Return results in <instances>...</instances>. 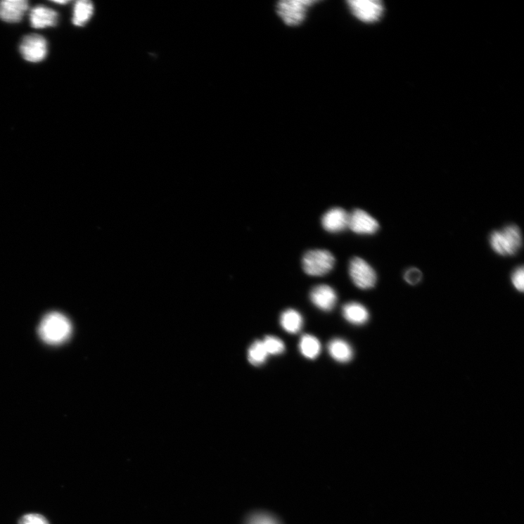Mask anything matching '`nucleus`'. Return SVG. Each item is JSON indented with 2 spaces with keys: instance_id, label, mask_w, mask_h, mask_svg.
Wrapping results in <instances>:
<instances>
[{
  "instance_id": "nucleus-14",
  "label": "nucleus",
  "mask_w": 524,
  "mask_h": 524,
  "mask_svg": "<svg viewBox=\"0 0 524 524\" xmlns=\"http://www.w3.org/2000/svg\"><path fill=\"white\" fill-rule=\"evenodd\" d=\"M328 350L331 357L340 363H347L353 357L352 348L346 341L341 339L331 340L328 343Z\"/></svg>"
},
{
  "instance_id": "nucleus-5",
  "label": "nucleus",
  "mask_w": 524,
  "mask_h": 524,
  "mask_svg": "<svg viewBox=\"0 0 524 524\" xmlns=\"http://www.w3.org/2000/svg\"><path fill=\"white\" fill-rule=\"evenodd\" d=\"M347 4L351 13L366 24L378 22L384 13L383 5L378 0H349Z\"/></svg>"
},
{
  "instance_id": "nucleus-23",
  "label": "nucleus",
  "mask_w": 524,
  "mask_h": 524,
  "mask_svg": "<svg viewBox=\"0 0 524 524\" xmlns=\"http://www.w3.org/2000/svg\"><path fill=\"white\" fill-rule=\"evenodd\" d=\"M512 283L514 288L519 292H523L524 290V268L520 266L516 268L513 272L511 278Z\"/></svg>"
},
{
  "instance_id": "nucleus-9",
  "label": "nucleus",
  "mask_w": 524,
  "mask_h": 524,
  "mask_svg": "<svg viewBox=\"0 0 524 524\" xmlns=\"http://www.w3.org/2000/svg\"><path fill=\"white\" fill-rule=\"evenodd\" d=\"M29 9L26 0H4L0 2V19L8 23H18Z\"/></svg>"
},
{
  "instance_id": "nucleus-1",
  "label": "nucleus",
  "mask_w": 524,
  "mask_h": 524,
  "mask_svg": "<svg viewBox=\"0 0 524 524\" xmlns=\"http://www.w3.org/2000/svg\"><path fill=\"white\" fill-rule=\"evenodd\" d=\"M72 325L61 313L53 312L46 314L39 326L40 338L49 345L64 343L70 337Z\"/></svg>"
},
{
  "instance_id": "nucleus-17",
  "label": "nucleus",
  "mask_w": 524,
  "mask_h": 524,
  "mask_svg": "<svg viewBox=\"0 0 524 524\" xmlns=\"http://www.w3.org/2000/svg\"><path fill=\"white\" fill-rule=\"evenodd\" d=\"M299 347L302 355L311 360L316 359L321 351L320 341L309 334H305L302 337Z\"/></svg>"
},
{
  "instance_id": "nucleus-13",
  "label": "nucleus",
  "mask_w": 524,
  "mask_h": 524,
  "mask_svg": "<svg viewBox=\"0 0 524 524\" xmlns=\"http://www.w3.org/2000/svg\"><path fill=\"white\" fill-rule=\"evenodd\" d=\"M344 318L350 324L362 326L367 323L369 319L368 309L362 304L350 302L343 309Z\"/></svg>"
},
{
  "instance_id": "nucleus-24",
  "label": "nucleus",
  "mask_w": 524,
  "mask_h": 524,
  "mask_svg": "<svg viewBox=\"0 0 524 524\" xmlns=\"http://www.w3.org/2000/svg\"><path fill=\"white\" fill-rule=\"evenodd\" d=\"M54 3L58 4H66L69 3V1H54Z\"/></svg>"
},
{
  "instance_id": "nucleus-18",
  "label": "nucleus",
  "mask_w": 524,
  "mask_h": 524,
  "mask_svg": "<svg viewBox=\"0 0 524 524\" xmlns=\"http://www.w3.org/2000/svg\"><path fill=\"white\" fill-rule=\"evenodd\" d=\"M268 353L262 341H255L248 349V359L250 364L259 366L264 364L268 357Z\"/></svg>"
},
{
  "instance_id": "nucleus-7",
  "label": "nucleus",
  "mask_w": 524,
  "mask_h": 524,
  "mask_svg": "<svg viewBox=\"0 0 524 524\" xmlns=\"http://www.w3.org/2000/svg\"><path fill=\"white\" fill-rule=\"evenodd\" d=\"M20 52L27 61L37 63L43 60L48 53L47 41L39 34L27 35L20 45Z\"/></svg>"
},
{
  "instance_id": "nucleus-11",
  "label": "nucleus",
  "mask_w": 524,
  "mask_h": 524,
  "mask_svg": "<svg viewBox=\"0 0 524 524\" xmlns=\"http://www.w3.org/2000/svg\"><path fill=\"white\" fill-rule=\"evenodd\" d=\"M349 214L341 207L329 210L322 218V225L326 231L339 233L348 228Z\"/></svg>"
},
{
  "instance_id": "nucleus-6",
  "label": "nucleus",
  "mask_w": 524,
  "mask_h": 524,
  "mask_svg": "<svg viewBox=\"0 0 524 524\" xmlns=\"http://www.w3.org/2000/svg\"><path fill=\"white\" fill-rule=\"evenodd\" d=\"M349 271L352 281L359 288L370 289L376 285L377 279L376 271L363 259L353 258L350 262Z\"/></svg>"
},
{
  "instance_id": "nucleus-16",
  "label": "nucleus",
  "mask_w": 524,
  "mask_h": 524,
  "mask_svg": "<svg viewBox=\"0 0 524 524\" xmlns=\"http://www.w3.org/2000/svg\"><path fill=\"white\" fill-rule=\"evenodd\" d=\"M94 5L88 0H80L74 9L73 24L77 27L86 25L94 14Z\"/></svg>"
},
{
  "instance_id": "nucleus-8",
  "label": "nucleus",
  "mask_w": 524,
  "mask_h": 524,
  "mask_svg": "<svg viewBox=\"0 0 524 524\" xmlns=\"http://www.w3.org/2000/svg\"><path fill=\"white\" fill-rule=\"evenodd\" d=\"M348 228L357 234L373 235L378 231L380 224L364 210L356 209L349 215Z\"/></svg>"
},
{
  "instance_id": "nucleus-4",
  "label": "nucleus",
  "mask_w": 524,
  "mask_h": 524,
  "mask_svg": "<svg viewBox=\"0 0 524 524\" xmlns=\"http://www.w3.org/2000/svg\"><path fill=\"white\" fill-rule=\"evenodd\" d=\"M335 263L333 255L326 250H312L302 260L303 269L312 276H323L332 269Z\"/></svg>"
},
{
  "instance_id": "nucleus-2",
  "label": "nucleus",
  "mask_w": 524,
  "mask_h": 524,
  "mask_svg": "<svg viewBox=\"0 0 524 524\" xmlns=\"http://www.w3.org/2000/svg\"><path fill=\"white\" fill-rule=\"evenodd\" d=\"M490 243L497 255L502 257L513 256L522 246L520 229L516 225L507 226L501 230L493 232L490 236Z\"/></svg>"
},
{
  "instance_id": "nucleus-3",
  "label": "nucleus",
  "mask_w": 524,
  "mask_h": 524,
  "mask_svg": "<svg viewBox=\"0 0 524 524\" xmlns=\"http://www.w3.org/2000/svg\"><path fill=\"white\" fill-rule=\"evenodd\" d=\"M318 3L312 0H283L276 4V11L286 26L298 27L305 22L309 10Z\"/></svg>"
},
{
  "instance_id": "nucleus-21",
  "label": "nucleus",
  "mask_w": 524,
  "mask_h": 524,
  "mask_svg": "<svg viewBox=\"0 0 524 524\" xmlns=\"http://www.w3.org/2000/svg\"><path fill=\"white\" fill-rule=\"evenodd\" d=\"M18 524H50V523L43 515L29 513L20 518Z\"/></svg>"
},
{
  "instance_id": "nucleus-10",
  "label": "nucleus",
  "mask_w": 524,
  "mask_h": 524,
  "mask_svg": "<svg viewBox=\"0 0 524 524\" xmlns=\"http://www.w3.org/2000/svg\"><path fill=\"white\" fill-rule=\"evenodd\" d=\"M310 300L319 309L328 312L332 310L336 305L338 295L329 286L319 285L311 290Z\"/></svg>"
},
{
  "instance_id": "nucleus-15",
  "label": "nucleus",
  "mask_w": 524,
  "mask_h": 524,
  "mask_svg": "<svg viewBox=\"0 0 524 524\" xmlns=\"http://www.w3.org/2000/svg\"><path fill=\"white\" fill-rule=\"evenodd\" d=\"M280 322L282 328L290 333L300 332L303 326L301 314L292 309H287L282 313Z\"/></svg>"
},
{
  "instance_id": "nucleus-20",
  "label": "nucleus",
  "mask_w": 524,
  "mask_h": 524,
  "mask_svg": "<svg viewBox=\"0 0 524 524\" xmlns=\"http://www.w3.org/2000/svg\"><path fill=\"white\" fill-rule=\"evenodd\" d=\"M246 524H281L274 516L265 513H257L251 515Z\"/></svg>"
},
{
  "instance_id": "nucleus-19",
  "label": "nucleus",
  "mask_w": 524,
  "mask_h": 524,
  "mask_svg": "<svg viewBox=\"0 0 524 524\" xmlns=\"http://www.w3.org/2000/svg\"><path fill=\"white\" fill-rule=\"evenodd\" d=\"M262 343L268 354H281L284 352L286 349L283 341L274 336L266 337Z\"/></svg>"
},
{
  "instance_id": "nucleus-22",
  "label": "nucleus",
  "mask_w": 524,
  "mask_h": 524,
  "mask_svg": "<svg viewBox=\"0 0 524 524\" xmlns=\"http://www.w3.org/2000/svg\"><path fill=\"white\" fill-rule=\"evenodd\" d=\"M423 279V274L417 268L412 267L407 270L404 275V280L407 283L411 286H416Z\"/></svg>"
},
{
  "instance_id": "nucleus-12",
  "label": "nucleus",
  "mask_w": 524,
  "mask_h": 524,
  "mask_svg": "<svg viewBox=\"0 0 524 524\" xmlns=\"http://www.w3.org/2000/svg\"><path fill=\"white\" fill-rule=\"evenodd\" d=\"M58 15L55 11L43 6L34 8L30 13L31 25L35 29L54 27L58 23Z\"/></svg>"
}]
</instances>
